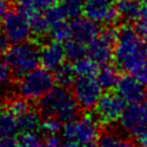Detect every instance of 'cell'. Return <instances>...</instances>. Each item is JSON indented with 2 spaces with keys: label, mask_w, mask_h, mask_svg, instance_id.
I'll return each mask as SVG.
<instances>
[{
  "label": "cell",
  "mask_w": 147,
  "mask_h": 147,
  "mask_svg": "<svg viewBox=\"0 0 147 147\" xmlns=\"http://www.w3.org/2000/svg\"><path fill=\"white\" fill-rule=\"evenodd\" d=\"M9 10V0H0V21H2Z\"/></svg>",
  "instance_id": "e575fe53"
},
{
  "label": "cell",
  "mask_w": 147,
  "mask_h": 147,
  "mask_svg": "<svg viewBox=\"0 0 147 147\" xmlns=\"http://www.w3.org/2000/svg\"><path fill=\"white\" fill-rule=\"evenodd\" d=\"M136 31L138 32V34L141 37V39L146 42L147 45V17H140L137 22H136V26H134Z\"/></svg>",
  "instance_id": "f546056e"
},
{
  "label": "cell",
  "mask_w": 147,
  "mask_h": 147,
  "mask_svg": "<svg viewBox=\"0 0 147 147\" xmlns=\"http://www.w3.org/2000/svg\"><path fill=\"white\" fill-rule=\"evenodd\" d=\"M55 85L53 74L46 68H36L17 80L18 95L36 102Z\"/></svg>",
  "instance_id": "277c9868"
},
{
  "label": "cell",
  "mask_w": 147,
  "mask_h": 147,
  "mask_svg": "<svg viewBox=\"0 0 147 147\" xmlns=\"http://www.w3.org/2000/svg\"><path fill=\"white\" fill-rule=\"evenodd\" d=\"M71 63L72 62H70V61L62 62L60 65H57L55 69H53L52 74H53L55 84L57 86L72 90L78 75L75 70L74 64H71Z\"/></svg>",
  "instance_id": "e0dca14e"
},
{
  "label": "cell",
  "mask_w": 147,
  "mask_h": 147,
  "mask_svg": "<svg viewBox=\"0 0 147 147\" xmlns=\"http://www.w3.org/2000/svg\"><path fill=\"white\" fill-rule=\"evenodd\" d=\"M64 46H62L61 42L51 40L49 42L44 44L40 48V64L48 70L55 69L57 65L64 62Z\"/></svg>",
  "instance_id": "9a60e30c"
},
{
  "label": "cell",
  "mask_w": 147,
  "mask_h": 147,
  "mask_svg": "<svg viewBox=\"0 0 147 147\" xmlns=\"http://www.w3.org/2000/svg\"><path fill=\"white\" fill-rule=\"evenodd\" d=\"M45 13V11H44ZM44 13H36L31 15L29 18L32 34L37 38H44L45 36L49 34V24L45 17Z\"/></svg>",
  "instance_id": "cb8c5ba5"
},
{
  "label": "cell",
  "mask_w": 147,
  "mask_h": 147,
  "mask_svg": "<svg viewBox=\"0 0 147 147\" xmlns=\"http://www.w3.org/2000/svg\"><path fill=\"white\" fill-rule=\"evenodd\" d=\"M62 145L61 139L56 134H47L44 136L42 144L40 147H60Z\"/></svg>",
  "instance_id": "4dcf8cb0"
},
{
  "label": "cell",
  "mask_w": 147,
  "mask_h": 147,
  "mask_svg": "<svg viewBox=\"0 0 147 147\" xmlns=\"http://www.w3.org/2000/svg\"><path fill=\"white\" fill-rule=\"evenodd\" d=\"M1 30L10 44L26 41L32 33L29 18L20 10H9L6 14L1 21Z\"/></svg>",
  "instance_id": "9c48e42d"
},
{
  "label": "cell",
  "mask_w": 147,
  "mask_h": 147,
  "mask_svg": "<svg viewBox=\"0 0 147 147\" xmlns=\"http://www.w3.org/2000/svg\"><path fill=\"white\" fill-rule=\"evenodd\" d=\"M57 5L63 10L67 18H75L83 13L85 0H59Z\"/></svg>",
  "instance_id": "d4e9b609"
},
{
  "label": "cell",
  "mask_w": 147,
  "mask_h": 147,
  "mask_svg": "<svg viewBox=\"0 0 147 147\" xmlns=\"http://www.w3.org/2000/svg\"><path fill=\"white\" fill-rule=\"evenodd\" d=\"M138 147H147V124L133 136Z\"/></svg>",
  "instance_id": "1f68e13d"
},
{
  "label": "cell",
  "mask_w": 147,
  "mask_h": 147,
  "mask_svg": "<svg viewBox=\"0 0 147 147\" xmlns=\"http://www.w3.org/2000/svg\"><path fill=\"white\" fill-rule=\"evenodd\" d=\"M96 144L98 147H138L133 136L116 122L100 125Z\"/></svg>",
  "instance_id": "30bf717a"
},
{
  "label": "cell",
  "mask_w": 147,
  "mask_h": 147,
  "mask_svg": "<svg viewBox=\"0 0 147 147\" xmlns=\"http://www.w3.org/2000/svg\"><path fill=\"white\" fill-rule=\"evenodd\" d=\"M18 94L17 80L13 75L11 69L5 62L0 61V101L3 103L7 99Z\"/></svg>",
  "instance_id": "2e32d148"
},
{
  "label": "cell",
  "mask_w": 147,
  "mask_h": 147,
  "mask_svg": "<svg viewBox=\"0 0 147 147\" xmlns=\"http://www.w3.org/2000/svg\"><path fill=\"white\" fill-rule=\"evenodd\" d=\"M18 132L16 116L7 109H2L0 114V138L14 137Z\"/></svg>",
  "instance_id": "7402d4cb"
},
{
  "label": "cell",
  "mask_w": 147,
  "mask_h": 147,
  "mask_svg": "<svg viewBox=\"0 0 147 147\" xmlns=\"http://www.w3.org/2000/svg\"><path fill=\"white\" fill-rule=\"evenodd\" d=\"M111 0H85L84 15L98 24L111 25L118 20V11Z\"/></svg>",
  "instance_id": "8fae6325"
},
{
  "label": "cell",
  "mask_w": 147,
  "mask_h": 147,
  "mask_svg": "<svg viewBox=\"0 0 147 147\" xmlns=\"http://www.w3.org/2000/svg\"><path fill=\"white\" fill-rule=\"evenodd\" d=\"M44 134L37 133V131L32 132H20L17 140L21 147H40L42 144Z\"/></svg>",
  "instance_id": "83f0119b"
},
{
  "label": "cell",
  "mask_w": 147,
  "mask_h": 147,
  "mask_svg": "<svg viewBox=\"0 0 147 147\" xmlns=\"http://www.w3.org/2000/svg\"><path fill=\"white\" fill-rule=\"evenodd\" d=\"M63 46H64V52H65V59L72 63L77 62L78 60L87 55V47L85 46V44L74 38L67 40Z\"/></svg>",
  "instance_id": "603a6c76"
},
{
  "label": "cell",
  "mask_w": 147,
  "mask_h": 147,
  "mask_svg": "<svg viewBox=\"0 0 147 147\" xmlns=\"http://www.w3.org/2000/svg\"><path fill=\"white\" fill-rule=\"evenodd\" d=\"M121 71L117 69V67L114 64L105 63L99 67V70L96 72V78L102 86L103 90H114L119 80L121 77Z\"/></svg>",
  "instance_id": "ffe728a7"
},
{
  "label": "cell",
  "mask_w": 147,
  "mask_h": 147,
  "mask_svg": "<svg viewBox=\"0 0 147 147\" xmlns=\"http://www.w3.org/2000/svg\"><path fill=\"white\" fill-rule=\"evenodd\" d=\"M99 127L100 123L90 111L76 121L63 124L61 132L65 141L83 146L88 142L96 141Z\"/></svg>",
  "instance_id": "5b68a950"
},
{
  "label": "cell",
  "mask_w": 147,
  "mask_h": 147,
  "mask_svg": "<svg viewBox=\"0 0 147 147\" xmlns=\"http://www.w3.org/2000/svg\"><path fill=\"white\" fill-rule=\"evenodd\" d=\"M44 14H45V17H46V20H47V22L49 24V28H52L53 25H55V24L67 20V16L64 15L63 10L61 9V7L59 5H55V6L51 7Z\"/></svg>",
  "instance_id": "f1b7e54d"
},
{
  "label": "cell",
  "mask_w": 147,
  "mask_h": 147,
  "mask_svg": "<svg viewBox=\"0 0 147 147\" xmlns=\"http://www.w3.org/2000/svg\"><path fill=\"white\" fill-rule=\"evenodd\" d=\"M40 48L37 41H23L13 44L3 55L16 80L38 68L40 63Z\"/></svg>",
  "instance_id": "3957f363"
},
{
  "label": "cell",
  "mask_w": 147,
  "mask_h": 147,
  "mask_svg": "<svg viewBox=\"0 0 147 147\" xmlns=\"http://www.w3.org/2000/svg\"><path fill=\"white\" fill-rule=\"evenodd\" d=\"M125 100L119 95L118 92L114 90H107L99 99L95 108L94 116L101 124L114 123L121 118L123 111L125 110Z\"/></svg>",
  "instance_id": "ba28073f"
},
{
  "label": "cell",
  "mask_w": 147,
  "mask_h": 147,
  "mask_svg": "<svg viewBox=\"0 0 147 147\" xmlns=\"http://www.w3.org/2000/svg\"><path fill=\"white\" fill-rule=\"evenodd\" d=\"M119 119L122 126L134 136L147 124V102L130 103L123 111Z\"/></svg>",
  "instance_id": "7c38bea8"
},
{
  "label": "cell",
  "mask_w": 147,
  "mask_h": 147,
  "mask_svg": "<svg viewBox=\"0 0 147 147\" xmlns=\"http://www.w3.org/2000/svg\"><path fill=\"white\" fill-rule=\"evenodd\" d=\"M16 118H17L18 132H32L40 130L42 118L36 108V103L30 109L16 116Z\"/></svg>",
  "instance_id": "ac0fdd59"
},
{
  "label": "cell",
  "mask_w": 147,
  "mask_h": 147,
  "mask_svg": "<svg viewBox=\"0 0 147 147\" xmlns=\"http://www.w3.org/2000/svg\"><path fill=\"white\" fill-rule=\"evenodd\" d=\"M9 44H10V41L8 40V38L6 37V34L1 31L0 32V55H5L6 54V52L9 49Z\"/></svg>",
  "instance_id": "d6a6232c"
},
{
  "label": "cell",
  "mask_w": 147,
  "mask_h": 147,
  "mask_svg": "<svg viewBox=\"0 0 147 147\" xmlns=\"http://www.w3.org/2000/svg\"><path fill=\"white\" fill-rule=\"evenodd\" d=\"M113 60L122 74L130 75L147 64V45L134 28L126 24L118 29Z\"/></svg>",
  "instance_id": "6da1fadb"
},
{
  "label": "cell",
  "mask_w": 147,
  "mask_h": 147,
  "mask_svg": "<svg viewBox=\"0 0 147 147\" xmlns=\"http://www.w3.org/2000/svg\"><path fill=\"white\" fill-rule=\"evenodd\" d=\"M102 86L96 76H77L72 93L79 106L86 111H92L102 95Z\"/></svg>",
  "instance_id": "52a82bcc"
},
{
  "label": "cell",
  "mask_w": 147,
  "mask_h": 147,
  "mask_svg": "<svg viewBox=\"0 0 147 147\" xmlns=\"http://www.w3.org/2000/svg\"><path fill=\"white\" fill-rule=\"evenodd\" d=\"M18 6V10L26 17L36 13H44L51 7L55 6L57 0H15Z\"/></svg>",
  "instance_id": "44dd1931"
},
{
  "label": "cell",
  "mask_w": 147,
  "mask_h": 147,
  "mask_svg": "<svg viewBox=\"0 0 147 147\" xmlns=\"http://www.w3.org/2000/svg\"><path fill=\"white\" fill-rule=\"evenodd\" d=\"M0 147H21L17 139L13 137L0 138Z\"/></svg>",
  "instance_id": "836d02e7"
},
{
  "label": "cell",
  "mask_w": 147,
  "mask_h": 147,
  "mask_svg": "<svg viewBox=\"0 0 147 147\" xmlns=\"http://www.w3.org/2000/svg\"><path fill=\"white\" fill-rule=\"evenodd\" d=\"M75 70L78 76H96L99 63L91 57H83L74 63Z\"/></svg>",
  "instance_id": "484cf974"
},
{
  "label": "cell",
  "mask_w": 147,
  "mask_h": 147,
  "mask_svg": "<svg viewBox=\"0 0 147 147\" xmlns=\"http://www.w3.org/2000/svg\"><path fill=\"white\" fill-rule=\"evenodd\" d=\"M2 109H3V105H2V102L0 101V114H1V111H2Z\"/></svg>",
  "instance_id": "8d00e7d4"
},
{
  "label": "cell",
  "mask_w": 147,
  "mask_h": 147,
  "mask_svg": "<svg viewBox=\"0 0 147 147\" xmlns=\"http://www.w3.org/2000/svg\"><path fill=\"white\" fill-rule=\"evenodd\" d=\"M139 1H142V2H145V1H147V0H139Z\"/></svg>",
  "instance_id": "74e56055"
},
{
  "label": "cell",
  "mask_w": 147,
  "mask_h": 147,
  "mask_svg": "<svg viewBox=\"0 0 147 147\" xmlns=\"http://www.w3.org/2000/svg\"><path fill=\"white\" fill-rule=\"evenodd\" d=\"M36 108L42 119L52 118L65 124L84 116L86 111L77 102L72 90L53 87L47 94L36 101Z\"/></svg>",
  "instance_id": "7a4b0ae2"
},
{
  "label": "cell",
  "mask_w": 147,
  "mask_h": 147,
  "mask_svg": "<svg viewBox=\"0 0 147 147\" xmlns=\"http://www.w3.org/2000/svg\"><path fill=\"white\" fill-rule=\"evenodd\" d=\"M145 85L140 83L134 76L130 74H122L116 85V90L119 95L129 103L144 102L146 98Z\"/></svg>",
  "instance_id": "4fadbf2b"
},
{
  "label": "cell",
  "mask_w": 147,
  "mask_h": 147,
  "mask_svg": "<svg viewBox=\"0 0 147 147\" xmlns=\"http://www.w3.org/2000/svg\"><path fill=\"white\" fill-rule=\"evenodd\" d=\"M118 30L111 25H106L100 30L99 36L87 45V56L99 64L109 63L114 56V48L117 41Z\"/></svg>",
  "instance_id": "8992f818"
},
{
  "label": "cell",
  "mask_w": 147,
  "mask_h": 147,
  "mask_svg": "<svg viewBox=\"0 0 147 147\" xmlns=\"http://www.w3.org/2000/svg\"><path fill=\"white\" fill-rule=\"evenodd\" d=\"M70 30H71V38L85 45H88L100 33L98 23L90 20L86 16L85 17L77 16L72 18V21L70 22Z\"/></svg>",
  "instance_id": "5bb4252c"
},
{
  "label": "cell",
  "mask_w": 147,
  "mask_h": 147,
  "mask_svg": "<svg viewBox=\"0 0 147 147\" xmlns=\"http://www.w3.org/2000/svg\"><path fill=\"white\" fill-rule=\"evenodd\" d=\"M49 38L51 40L57 41V42H65L71 38V30H70V23H67L65 21L60 22L55 25H53L49 30Z\"/></svg>",
  "instance_id": "4316f807"
},
{
  "label": "cell",
  "mask_w": 147,
  "mask_h": 147,
  "mask_svg": "<svg viewBox=\"0 0 147 147\" xmlns=\"http://www.w3.org/2000/svg\"><path fill=\"white\" fill-rule=\"evenodd\" d=\"M60 147H82L80 145H77V144H74V142H69V141H65L64 144H62Z\"/></svg>",
  "instance_id": "d590c367"
},
{
  "label": "cell",
  "mask_w": 147,
  "mask_h": 147,
  "mask_svg": "<svg viewBox=\"0 0 147 147\" xmlns=\"http://www.w3.org/2000/svg\"><path fill=\"white\" fill-rule=\"evenodd\" d=\"M116 9L118 16L127 23L137 22L142 13V7L140 6L139 0H117Z\"/></svg>",
  "instance_id": "d6986e66"
}]
</instances>
